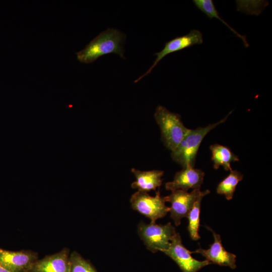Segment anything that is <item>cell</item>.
Returning a JSON list of instances; mask_svg holds the SVG:
<instances>
[{
  "label": "cell",
  "mask_w": 272,
  "mask_h": 272,
  "mask_svg": "<svg viewBox=\"0 0 272 272\" xmlns=\"http://www.w3.org/2000/svg\"><path fill=\"white\" fill-rule=\"evenodd\" d=\"M126 36L119 30L110 28L102 32L86 46L76 53L77 59L82 63H92L99 57L115 53L125 58L123 44Z\"/></svg>",
  "instance_id": "obj_1"
},
{
  "label": "cell",
  "mask_w": 272,
  "mask_h": 272,
  "mask_svg": "<svg viewBox=\"0 0 272 272\" xmlns=\"http://www.w3.org/2000/svg\"><path fill=\"white\" fill-rule=\"evenodd\" d=\"M154 117L160 127L161 139L171 152L181 143L190 129L186 127L179 114L172 112L165 107H157Z\"/></svg>",
  "instance_id": "obj_2"
},
{
  "label": "cell",
  "mask_w": 272,
  "mask_h": 272,
  "mask_svg": "<svg viewBox=\"0 0 272 272\" xmlns=\"http://www.w3.org/2000/svg\"><path fill=\"white\" fill-rule=\"evenodd\" d=\"M231 111L223 119L218 122L210 124L203 127L190 129L177 147L171 153L173 160L180 164L183 168L193 167L200 145L205 137L219 124L224 122Z\"/></svg>",
  "instance_id": "obj_3"
},
{
  "label": "cell",
  "mask_w": 272,
  "mask_h": 272,
  "mask_svg": "<svg viewBox=\"0 0 272 272\" xmlns=\"http://www.w3.org/2000/svg\"><path fill=\"white\" fill-rule=\"evenodd\" d=\"M138 232L147 248L154 253L167 250L176 233L171 223L163 225L143 221L138 225Z\"/></svg>",
  "instance_id": "obj_4"
},
{
  "label": "cell",
  "mask_w": 272,
  "mask_h": 272,
  "mask_svg": "<svg viewBox=\"0 0 272 272\" xmlns=\"http://www.w3.org/2000/svg\"><path fill=\"white\" fill-rule=\"evenodd\" d=\"M130 202L132 209L150 219L151 223H155L157 220L164 217L170 210L159 190L155 196L138 191L131 195Z\"/></svg>",
  "instance_id": "obj_5"
},
{
  "label": "cell",
  "mask_w": 272,
  "mask_h": 272,
  "mask_svg": "<svg viewBox=\"0 0 272 272\" xmlns=\"http://www.w3.org/2000/svg\"><path fill=\"white\" fill-rule=\"evenodd\" d=\"M163 252L172 258L183 272H197L212 263L207 260L199 261L193 258L191 255V251L183 246L177 233L171 239L169 248Z\"/></svg>",
  "instance_id": "obj_6"
},
{
  "label": "cell",
  "mask_w": 272,
  "mask_h": 272,
  "mask_svg": "<svg viewBox=\"0 0 272 272\" xmlns=\"http://www.w3.org/2000/svg\"><path fill=\"white\" fill-rule=\"evenodd\" d=\"M206 190L201 191L200 189H193L190 192L182 190H176L164 197L165 201L171 203L170 217L174 220L176 226H179L181 220L187 217L197 198Z\"/></svg>",
  "instance_id": "obj_7"
},
{
  "label": "cell",
  "mask_w": 272,
  "mask_h": 272,
  "mask_svg": "<svg viewBox=\"0 0 272 272\" xmlns=\"http://www.w3.org/2000/svg\"><path fill=\"white\" fill-rule=\"evenodd\" d=\"M38 259V253L31 250L11 251L0 248V265L10 272L29 271Z\"/></svg>",
  "instance_id": "obj_8"
},
{
  "label": "cell",
  "mask_w": 272,
  "mask_h": 272,
  "mask_svg": "<svg viewBox=\"0 0 272 272\" xmlns=\"http://www.w3.org/2000/svg\"><path fill=\"white\" fill-rule=\"evenodd\" d=\"M202 42V34L197 30H192L186 35L176 37L167 42L165 44L164 48L160 51L154 53V55L156 56V58L152 65L144 74L137 79L134 81V83L138 82L143 77L149 75L159 61L168 54L194 45L201 44Z\"/></svg>",
  "instance_id": "obj_9"
},
{
  "label": "cell",
  "mask_w": 272,
  "mask_h": 272,
  "mask_svg": "<svg viewBox=\"0 0 272 272\" xmlns=\"http://www.w3.org/2000/svg\"><path fill=\"white\" fill-rule=\"evenodd\" d=\"M206 227L212 232L214 237V243L210 245V247L208 249L199 248L191 251V253L200 254L211 263L220 266H229L233 269L236 268V255L226 251L223 247L219 234L208 226H206Z\"/></svg>",
  "instance_id": "obj_10"
},
{
  "label": "cell",
  "mask_w": 272,
  "mask_h": 272,
  "mask_svg": "<svg viewBox=\"0 0 272 272\" xmlns=\"http://www.w3.org/2000/svg\"><path fill=\"white\" fill-rule=\"evenodd\" d=\"M204 176L205 173L201 170L186 167L177 172L173 181L165 184V188L171 191L176 190L187 191L189 189H200Z\"/></svg>",
  "instance_id": "obj_11"
},
{
  "label": "cell",
  "mask_w": 272,
  "mask_h": 272,
  "mask_svg": "<svg viewBox=\"0 0 272 272\" xmlns=\"http://www.w3.org/2000/svg\"><path fill=\"white\" fill-rule=\"evenodd\" d=\"M69 250L64 248L60 251L38 259L31 270L33 272H70Z\"/></svg>",
  "instance_id": "obj_12"
},
{
  "label": "cell",
  "mask_w": 272,
  "mask_h": 272,
  "mask_svg": "<svg viewBox=\"0 0 272 272\" xmlns=\"http://www.w3.org/2000/svg\"><path fill=\"white\" fill-rule=\"evenodd\" d=\"M131 172L135 178V181L131 184V187L138 189V191L147 192L152 190H155L162 185V177L164 173L162 171L154 170L143 171L132 168Z\"/></svg>",
  "instance_id": "obj_13"
},
{
  "label": "cell",
  "mask_w": 272,
  "mask_h": 272,
  "mask_svg": "<svg viewBox=\"0 0 272 272\" xmlns=\"http://www.w3.org/2000/svg\"><path fill=\"white\" fill-rule=\"evenodd\" d=\"M210 149L212 152L213 167L216 169L222 166L225 170L231 171V163L239 161L238 156L227 147L215 144L211 145Z\"/></svg>",
  "instance_id": "obj_14"
},
{
  "label": "cell",
  "mask_w": 272,
  "mask_h": 272,
  "mask_svg": "<svg viewBox=\"0 0 272 272\" xmlns=\"http://www.w3.org/2000/svg\"><path fill=\"white\" fill-rule=\"evenodd\" d=\"M193 3L200 11L205 13L210 19L216 18L220 20L237 36L239 37L243 42L244 45L248 47L249 44L246 38V36L238 33L234 29L232 28L219 16V12L216 9L212 0H194Z\"/></svg>",
  "instance_id": "obj_15"
},
{
  "label": "cell",
  "mask_w": 272,
  "mask_h": 272,
  "mask_svg": "<svg viewBox=\"0 0 272 272\" xmlns=\"http://www.w3.org/2000/svg\"><path fill=\"white\" fill-rule=\"evenodd\" d=\"M210 193V190H206L203 194L197 198L187 216L188 220L187 229L190 237L193 240H197L200 238L198 230L200 226L199 214L201 201L202 198Z\"/></svg>",
  "instance_id": "obj_16"
},
{
  "label": "cell",
  "mask_w": 272,
  "mask_h": 272,
  "mask_svg": "<svg viewBox=\"0 0 272 272\" xmlns=\"http://www.w3.org/2000/svg\"><path fill=\"white\" fill-rule=\"evenodd\" d=\"M243 175L237 170L230 171L229 174L221 181L217 188V192L224 195L228 200L233 198L236 186L243 179Z\"/></svg>",
  "instance_id": "obj_17"
},
{
  "label": "cell",
  "mask_w": 272,
  "mask_h": 272,
  "mask_svg": "<svg viewBox=\"0 0 272 272\" xmlns=\"http://www.w3.org/2000/svg\"><path fill=\"white\" fill-rule=\"evenodd\" d=\"M70 272H97L91 263L77 251L70 254Z\"/></svg>",
  "instance_id": "obj_18"
},
{
  "label": "cell",
  "mask_w": 272,
  "mask_h": 272,
  "mask_svg": "<svg viewBox=\"0 0 272 272\" xmlns=\"http://www.w3.org/2000/svg\"><path fill=\"white\" fill-rule=\"evenodd\" d=\"M0 272H10V271L0 265Z\"/></svg>",
  "instance_id": "obj_19"
},
{
  "label": "cell",
  "mask_w": 272,
  "mask_h": 272,
  "mask_svg": "<svg viewBox=\"0 0 272 272\" xmlns=\"http://www.w3.org/2000/svg\"><path fill=\"white\" fill-rule=\"evenodd\" d=\"M27 272H33V271H32V270H30L28 271H27Z\"/></svg>",
  "instance_id": "obj_20"
}]
</instances>
